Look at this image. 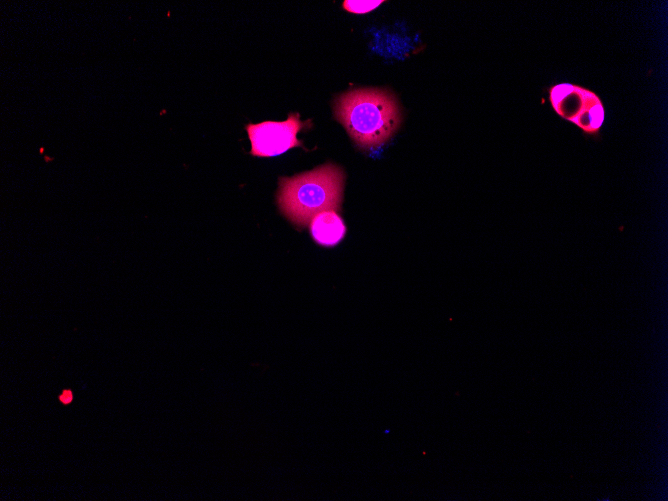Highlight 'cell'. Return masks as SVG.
Wrapping results in <instances>:
<instances>
[{"instance_id":"obj_3","label":"cell","mask_w":668,"mask_h":501,"mask_svg":"<svg viewBox=\"0 0 668 501\" xmlns=\"http://www.w3.org/2000/svg\"><path fill=\"white\" fill-rule=\"evenodd\" d=\"M548 100L554 112L576 125L586 136L599 138L605 120V108L594 91L569 82L547 88Z\"/></svg>"},{"instance_id":"obj_2","label":"cell","mask_w":668,"mask_h":501,"mask_svg":"<svg viewBox=\"0 0 668 501\" xmlns=\"http://www.w3.org/2000/svg\"><path fill=\"white\" fill-rule=\"evenodd\" d=\"M344 182V171L332 163L292 177H282L277 194L278 206L293 224L305 227L315 214L341 209Z\"/></svg>"},{"instance_id":"obj_5","label":"cell","mask_w":668,"mask_h":501,"mask_svg":"<svg viewBox=\"0 0 668 501\" xmlns=\"http://www.w3.org/2000/svg\"><path fill=\"white\" fill-rule=\"evenodd\" d=\"M309 229L314 241L326 247L337 245L346 233L343 219L334 210L315 214L309 223Z\"/></svg>"},{"instance_id":"obj_6","label":"cell","mask_w":668,"mask_h":501,"mask_svg":"<svg viewBox=\"0 0 668 501\" xmlns=\"http://www.w3.org/2000/svg\"><path fill=\"white\" fill-rule=\"evenodd\" d=\"M383 1L381 0H345L343 8L351 13L364 14L377 8Z\"/></svg>"},{"instance_id":"obj_4","label":"cell","mask_w":668,"mask_h":501,"mask_svg":"<svg viewBox=\"0 0 668 501\" xmlns=\"http://www.w3.org/2000/svg\"><path fill=\"white\" fill-rule=\"evenodd\" d=\"M303 127L298 113L289 114L285 121H265L246 125L251 142L250 154L258 157H272L287 150L302 146L297 133Z\"/></svg>"},{"instance_id":"obj_7","label":"cell","mask_w":668,"mask_h":501,"mask_svg":"<svg viewBox=\"0 0 668 501\" xmlns=\"http://www.w3.org/2000/svg\"><path fill=\"white\" fill-rule=\"evenodd\" d=\"M60 400H61V402L65 403V404L71 402V400H72V393H71V391H69V390L64 391V392L60 395Z\"/></svg>"},{"instance_id":"obj_1","label":"cell","mask_w":668,"mask_h":501,"mask_svg":"<svg viewBox=\"0 0 668 501\" xmlns=\"http://www.w3.org/2000/svg\"><path fill=\"white\" fill-rule=\"evenodd\" d=\"M334 115L362 149L383 145L402 120L395 96L379 88H359L340 94L335 99Z\"/></svg>"}]
</instances>
